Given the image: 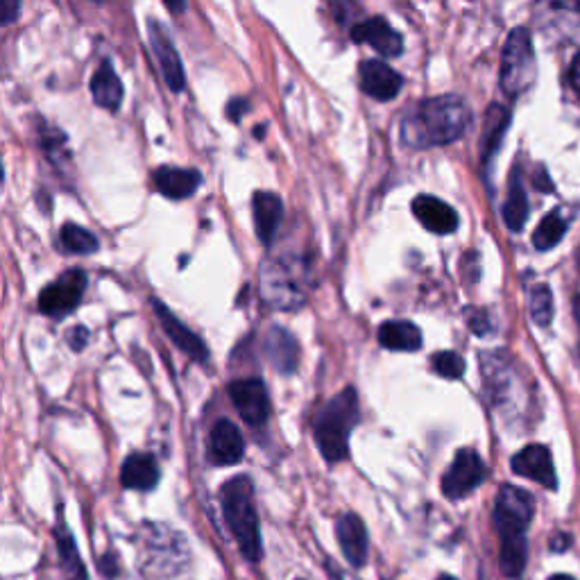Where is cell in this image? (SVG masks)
<instances>
[{
	"instance_id": "60d3db41",
	"label": "cell",
	"mask_w": 580,
	"mask_h": 580,
	"mask_svg": "<svg viewBox=\"0 0 580 580\" xmlns=\"http://www.w3.org/2000/svg\"><path fill=\"white\" fill-rule=\"evenodd\" d=\"M549 580H576L574 576H567V574H556V576H551Z\"/></svg>"
},
{
	"instance_id": "836d02e7",
	"label": "cell",
	"mask_w": 580,
	"mask_h": 580,
	"mask_svg": "<svg viewBox=\"0 0 580 580\" xmlns=\"http://www.w3.org/2000/svg\"><path fill=\"white\" fill-rule=\"evenodd\" d=\"M247 112H250V100L247 98H234L227 105V116L232 118V121H241Z\"/></svg>"
},
{
	"instance_id": "1f68e13d",
	"label": "cell",
	"mask_w": 580,
	"mask_h": 580,
	"mask_svg": "<svg viewBox=\"0 0 580 580\" xmlns=\"http://www.w3.org/2000/svg\"><path fill=\"white\" fill-rule=\"evenodd\" d=\"M469 329L474 331L476 336H485L490 334V315L485 311H472L469 313Z\"/></svg>"
},
{
	"instance_id": "8d00e7d4",
	"label": "cell",
	"mask_w": 580,
	"mask_h": 580,
	"mask_svg": "<svg viewBox=\"0 0 580 580\" xmlns=\"http://www.w3.org/2000/svg\"><path fill=\"white\" fill-rule=\"evenodd\" d=\"M569 78H571V84H574V89H576L578 98H580V53L576 55L574 64H571V73H569Z\"/></svg>"
},
{
	"instance_id": "9a60e30c",
	"label": "cell",
	"mask_w": 580,
	"mask_h": 580,
	"mask_svg": "<svg viewBox=\"0 0 580 580\" xmlns=\"http://www.w3.org/2000/svg\"><path fill=\"white\" fill-rule=\"evenodd\" d=\"M356 44H368L383 57H399L404 53V37L383 16H370L352 28Z\"/></svg>"
},
{
	"instance_id": "6da1fadb",
	"label": "cell",
	"mask_w": 580,
	"mask_h": 580,
	"mask_svg": "<svg viewBox=\"0 0 580 580\" xmlns=\"http://www.w3.org/2000/svg\"><path fill=\"white\" fill-rule=\"evenodd\" d=\"M472 121L467 102L456 93L424 98L408 109L402 118V141L408 148L426 150L449 145L465 134Z\"/></svg>"
},
{
	"instance_id": "5b68a950",
	"label": "cell",
	"mask_w": 580,
	"mask_h": 580,
	"mask_svg": "<svg viewBox=\"0 0 580 580\" xmlns=\"http://www.w3.org/2000/svg\"><path fill=\"white\" fill-rule=\"evenodd\" d=\"M537 75L535 53L531 32L526 28H515L508 34L506 46L501 55V89L506 96L517 98L533 87Z\"/></svg>"
},
{
	"instance_id": "cb8c5ba5",
	"label": "cell",
	"mask_w": 580,
	"mask_h": 580,
	"mask_svg": "<svg viewBox=\"0 0 580 580\" xmlns=\"http://www.w3.org/2000/svg\"><path fill=\"white\" fill-rule=\"evenodd\" d=\"M379 343L390 352H417L422 347V331L408 320H388L379 327Z\"/></svg>"
},
{
	"instance_id": "ac0fdd59",
	"label": "cell",
	"mask_w": 580,
	"mask_h": 580,
	"mask_svg": "<svg viewBox=\"0 0 580 580\" xmlns=\"http://www.w3.org/2000/svg\"><path fill=\"white\" fill-rule=\"evenodd\" d=\"M161 472L159 463L152 454H145V451H136L125 458V463L121 467V485L125 490H136V492H150L159 485Z\"/></svg>"
},
{
	"instance_id": "7402d4cb",
	"label": "cell",
	"mask_w": 580,
	"mask_h": 580,
	"mask_svg": "<svg viewBox=\"0 0 580 580\" xmlns=\"http://www.w3.org/2000/svg\"><path fill=\"white\" fill-rule=\"evenodd\" d=\"M55 547H57V558H59V569H62V574L66 580H89L87 574V567H84V562L80 558V551H78V544L73 540V533L68 531V526L64 522V515H62V508H59V519H57V526H55Z\"/></svg>"
},
{
	"instance_id": "f35d334b",
	"label": "cell",
	"mask_w": 580,
	"mask_h": 580,
	"mask_svg": "<svg viewBox=\"0 0 580 580\" xmlns=\"http://www.w3.org/2000/svg\"><path fill=\"white\" fill-rule=\"evenodd\" d=\"M166 7L170 12H184L186 5H175V3H166Z\"/></svg>"
},
{
	"instance_id": "277c9868",
	"label": "cell",
	"mask_w": 580,
	"mask_h": 580,
	"mask_svg": "<svg viewBox=\"0 0 580 580\" xmlns=\"http://www.w3.org/2000/svg\"><path fill=\"white\" fill-rule=\"evenodd\" d=\"M361 422V406L354 388H345L334 399H329L313 424L315 445L322 458L336 465L349 456V435Z\"/></svg>"
},
{
	"instance_id": "7a4b0ae2",
	"label": "cell",
	"mask_w": 580,
	"mask_h": 580,
	"mask_svg": "<svg viewBox=\"0 0 580 580\" xmlns=\"http://www.w3.org/2000/svg\"><path fill=\"white\" fill-rule=\"evenodd\" d=\"M261 300L275 311H297L309 300L311 266L297 254H279L263 261L259 275Z\"/></svg>"
},
{
	"instance_id": "e575fe53",
	"label": "cell",
	"mask_w": 580,
	"mask_h": 580,
	"mask_svg": "<svg viewBox=\"0 0 580 580\" xmlns=\"http://www.w3.org/2000/svg\"><path fill=\"white\" fill-rule=\"evenodd\" d=\"M87 340H89V331L84 329V327H75L71 334H68V345H71V349H75V352H80V349H84V345H87Z\"/></svg>"
},
{
	"instance_id": "30bf717a",
	"label": "cell",
	"mask_w": 580,
	"mask_h": 580,
	"mask_svg": "<svg viewBox=\"0 0 580 580\" xmlns=\"http://www.w3.org/2000/svg\"><path fill=\"white\" fill-rule=\"evenodd\" d=\"M148 37H150L152 53H155V57H157L161 75H164V80L170 87V91H175V93L184 91L186 75H184L182 57H179L173 39L168 37L164 25H159L157 19H148Z\"/></svg>"
},
{
	"instance_id": "ab89813d",
	"label": "cell",
	"mask_w": 580,
	"mask_h": 580,
	"mask_svg": "<svg viewBox=\"0 0 580 580\" xmlns=\"http://www.w3.org/2000/svg\"><path fill=\"white\" fill-rule=\"evenodd\" d=\"M574 311H576V320H578V327H580V295L576 297V304H574Z\"/></svg>"
},
{
	"instance_id": "8fae6325",
	"label": "cell",
	"mask_w": 580,
	"mask_h": 580,
	"mask_svg": "<svg viewBox=\"0 0 580 580\" xmlns=\"http://www.w3.org/2000/svg\"><path fill=\"white\" fill-rule=\"evenodd\" d=\"M150 304H152V309H155V315L161 322V329H164V334L173 340V345L177 349H182V352L189 358H193V361H198V363L207 361L209 349H207V345H204V340L195 334V331L186 327V324L179 320L164 302H159L157 297H152Z\"/></svg>"
},
{
	"instance_id": "4dcf8cb0",
	"label": "cell",
	"mask_w": 580,
	"mask_h": 580,
	"mask_svg": "<svg viewBox=\"0 0 580 580\" xmlns=\"http://www.w3.org/2000/svg\"><path fill=\"white\" fill-rule=\"evenodd\" d=\"M433 363V370L440 374V377L445 379H460L465 374V361L463 356L456 354V352H438L433 354L431 358Z\"/></svg>"
},
{
	"instance_id": "d6986e66",
	"label": "cell",
	"mask_w": 580,
	"mask_h": 580,
	"mask_svg": "<svg viewBox=\"0 0 580 580\" xmlns=\"http://www.w3.org/2000/svg\"><path fill=\"white\" fill-rule=\"evenodd\" d=\"M152 182L155 189L166 195L170 200H184L200 189L202 175L193 168H175V166H161L152 173Z\"/></svg>"
},
{
	"instance_id": "484cf974",
	"label": "cell",
	"mask_w": 580,
	"mask_h": 580,
	"mask_svg": "<svg viewBox=\"0 0 580 580\" xmlns=\"http://www.w3.org/2000/svg\"><path fill=\"white\" fill-rule=\"evenodd\" d=\"M510 125V112L501 105H492L488 109V116H485V127L481 136V157L483 164H488L494 152L499 150V145L503 141V134H506Z\"/></svg>"
},
{
	"instance_id": "d4e9b609",
	"label": "cell",
	"mask_w": 580,
	"mask_h": 580,
	"mask_svg": "<svg viewBox=\"0 0 580 580\" xmlns=\"http://www.w3.org/2000/svg\"><path fill=\"white\" fill-rule=\"evenodd\" d=\"M503 220H506L510 232H522L528 220V198L517 168L513 170V175H510L508 198L506 204H503Z\"/></svg>"
},
{
	"instance_id": "4316f807",
	"label": "cell",
	"mask_w": 580,
	"mask_h": 580,
	"mask_svg": "<svg viewBox=\"0 0 580 580\" xmlns=\"http://www.w3.org/2000/svg\"><path fill=\"white\" fill-rule=\"evenodd\" d=\"M567 225H569V220L565 218V211L556 209L547 213V216L542 218V223L535 229L533 245L540 252L551 250V247H556L562 241V236H565L567 232Z\"/></svg>"
},
{
	"instance_id": "7c38bea8",
	"label": "cell",
	"mask_w": 580,
	"mask_h": 580,
	"mask_svg": "<svg viewBox=\"0 0 580 580\" xmlns=\"http://www.w3.org/2000/svg\"><path fill=\"white\" fill-rule=\"evenodd\" d=\"M358 75H361V89L365 96L379 102L395 100L404 87L402 75L386 62H381V59H365L358 66Z\"/></svg>"
},
{
	"instance_id": "5bb4252c",
	"label": "cell",
	"mask_w": 580,
	"mask_h": 580,
	"mask_svg": "<svg viewBox=\"0 0 580 580\" xmlns=\"http://www.w3.org/2000/svg\"><path fill=\"white\" fill-rule=\"evenodd\" d=\"M336 540L340 551L345 553V560L354 569H363L368 565V526L356 513H345L336 522Z\"/></svg>"
},
{
	"instance_id": "f546056e",
	"label": "cell",
	"mask_w": 580,
	"mask_h": 580,
	"mask_svg": "<svg viewBox=\"0 0 580 580\" xmlns=\"http://www.w3.org/2000/svg\"><path fill=\"white\" fill-rule=\"evenodd\" d=\"M528 306H531V318L537 327H549L553 320V295L547 284H537L528 297Z\"/></svg>"
},
{
	"instance_id": "ba28073f",
	"label": "cell",
	"mask_w": 580,
	"mask_h": 580,
	"mask_svg": "<svg viewBox=\"0 0 580 580\" xmlns=\"http://www.w3.org/2000/svg\"><path fill=\"white\" fill-rule=\"evenodd\" d=\"M485 479H488V467L483 458L474 449H460L454 463L442 476V494L449 501H460L479 488Z\"/></svg>"
},
{
	"instance_id": "83f0119b",
	"label": "cell",
	"mask_w": 580,
	"mask_h": 580,
	"mask_svg": "<svg viewBox=\"0 0 580 580\" xmlns=\"http://www.w3.org/2000/svg\"><path fill=\"white\" fill-rule=\"evenodd\" d=\"M528 544L526 537H513V540H501L499 565L508 578H519L526 567Z\"/></svg>"
},
{
	"instance_id": "52a82bcc",
	"label": "cell",
	"mask_w": 580,
	"mask_h": 580,
	"mask_svg": "<svg viewBox=\"0 0 580 580\" xmlns=\"http://www.w3.org/2000/svg\"><path fill=\"white\" fill-rule=\"evenodd\" d=\"M87 272L80 268L66 270L62 277H57L53 284H48L39 295V311L50 318H64L73 313L75 306L82 302L84 290H87Z\"/></svg>"
},
{
	"instance_id": "f1b7e54d",
	"label": "cell",
	"mask_w": 580,
	"mask_h": 580,
	"mask_svg": "<svg viewBox=\"0 0 580 580\" xmlns=\"http://www.w3.org/2000/svg\"><path fill=\"white\" fill-rule=\"evenodd\" d=\"M59 243L66 252L71 254H93L98 252V238L96 234H91L89 229H84L75 223H66L62 227V232H59Z\"/></svg>"
},
{
	"instance_id": "d590c367",
	"label": "cell",
	"mask_w": 580,
	"mask_h": 580,
	"mask_svg": "<svg viewBox=\"0 0 580 580\" xmlns=\"http://www.w3.org/2000/svg\"><path fill=\"white\" fill-rule=\"evenodd\" d=\"M21 12V5L19 3H12V0H5L3 3V12H0V19L3 23H12L16 19V14Z\"/></svg>"
},
{
	"instance_id": "3957f363",
	"label": "cell",
	"mask_w": 580,
	"mask_h": 580,
	"mask_svg": "<svg viewBox=\"0 0 580 580\" xmlns=\"http://www.w3.org/2000/svg\"><path fill=\"white\" fill-rule=\"evenodd\" d=\"M220 506L223 517L234 540L247 562H259L263 558L261 522L254 503V483L247 474L234 476L220 488Z\"/></svg>"
},
{
	"instance_id": "ffe728a7",
	"label": "cell",
	"mask_w": 580,
	"mask_h": 580,
	"mask_svg": "<svg viewBox=\"0 0 580 580\" xmlns=\"http://www.w3.org/2000/svg\"><path fill=\"white\" fill-rule=\"evenodd\" d=\"M252 211H254V229L263 245H270L272 238L277 236V229L284 218V202L277 193L257 191L252 195Z\"/></svg>"
},
{
	"instance_id": "b9f144b4",
	"label": "cell",
	"mask_w": 580,
	"mask_h": 580,
	"mask_svg": "<svg viewBox=\"0 0 580 580\" xmlns=\"http://www.w3.org/2000/svg\"><path fill=\"white\" fill-rule=\"evenodd\" d=\"M438 580H458V578H454V576H449V574H442Z\"/></svg>"
},
{
	"instance_id": "603a6c76",
	"label": "cell",
	"mask_w": 580,
	"mask_h": 580,
	"mask_svg": "<svg viewBox=\"0 0 580 580\" xmlns=\"http://www.w3.org/2000/svg\"><path fill=\"white\" fill-rule=\"evenodd\" d=\"M89 89H91L93 102H96L98 107L109 109V112H118L125 93H123V82L116 75L114 64L109 62V59H102L98 71L93 73V78L89 82Z\"/></svg>"
},
{
	"instance_id": "74e56055",
	"label": "cell",
	"mask_w": 580,
	"mask_h": 580,
	"mask_svg": "<svg viewBox=\"0 0 580 580\" xmlns=\"http://www.w3.org/2000/svg\"><path fill=\"white\" fill-rule=\"evenodd\" d=\"M537 186H540L542 191H551V184H549V177H547V170L540 168L537 170Z\"/></svg>"
},
{
	"instance_id": "2e32d148",
	"label": "cell",
	"mask_w": 580,
	"mask_h": 580,
	"mask_svg": "<svg viewBox=\"0 0 580 580\" xmlns=\"http://www.w3.org/2000/svg\"><path fill=\"white\" fill-rule=\"evenodd\" d=\"M513 472L524 476V479H531L535 483L544 485L547 490L558 488V476L556 467H553L551 451L544 445H528L513 458Z\"/></svg>"
},
{
	"instance_id": "44dd1931",
	"label": "cell",
	"mask_w": 580,
	"mask_h": 580,
	"mask_svg": "<svg viewBox=\"0 0 580 580\" xmlns=\"http://www.w3.org/2000/svg\"><path fill=\"white\" fill-rule=\"evenodd\" d=\"M266 349L268 361L272 363L279 374H293L297 370V363H300V345H297L295 336L290 334L284 327H272L266 334Z\"/></svg>"
},
{
	"instance_id": "8992f818",
	"label": "cell",
	"mask_w": 580,
	"mask_h": 580,
	"mask_svg": "<svg viewBox=\"0 0 580 580\" xmlns=\"http://www.w3.org/2000/svg\"><path fill=\"white\" fill-rule=\"evenodd\" d=\"M535 515V501L531 494L515 485H503L494 501V526L499 540L524 537Z\"/></svg>"
},
{
	"instance_id": "e0dca14e",
	"label": "cell",
	"mask_w": 580,
	"mask_h": 580,
	"mask_svg": "<svg viewBox=\"0 0 580 580\" xmlns=\"http://www.w3.org/2000/svg\"><path fill=\"white\" fill-rule=\"evenodd\" d=\"M413 216L420 220V225L424 229H429L431 234L447 236L454 234L458 229V213L454 207H449L445 200L435 198V195H417L411 204Z\"/></svg>"
},
{
	"instance_id": "d6a6232c",
	"label": "cell",
	"mask_w": 580,
	"mask_h": 580,
	"mask_svg": "<svg viewBox=\"0 0 580 580\" xmlns=\"http://www.w3.org/2000/svg\"><path fill=\"white\" fill-rule=\"evenodd\" d=\"M98 567H100V574L105 576V578H112L114 580L118 574H121V565H118V556H116V553H105V556L100 558Z\"/></svg>"
},
{
	"instance_id": "9c48e42d",
	"label": "cell",
	"mask_w": 580,
	"mask_h": 580,
	"mask_svg": "<svg viewBox=\"0 0 580 580\" xmlns=\"http://www.w3.org/2000/svg\"><path fill=\"white\" fill-rule=\"evenodd\" d=\"M227 395L232 399L238 415L250 426H263L270 417V395L266 383L261 379H238L227 386Z\"/></svg>"
},
{
	"instance_id": "4fadbf2b",
	"label": "cell",
	"mask_w": 580,
	"mask_h": 580,
	"mask_svg": "<svg viewBox=\"0 0 580 580\" xmlns=\"http://www.w3.org/2000/svg\"><path fill=\"white\" fill-rule=\"evenodd\" d=\"M245 454V440L232 420H218L213 424L207 442V456L211 465L232 467L241 463Z\"/></svg>"
}]
</instances>
